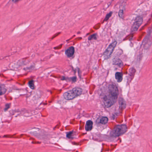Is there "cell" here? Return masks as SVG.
Masks as SVG:
<instances>
[{
	"instance_id": "obj_13",
	"label": "cell",
	"mask_w": 152,
	"mask_h": 152,
	"mask_svg": "<svg viewBox=\"0 0 152 152\" xmlns=\"http://www.w3.org/2000/svg\"><path fill=\"white\" fill-rule=\"evenodd\" d=\"M96 34H93V35H91L90 37H89L88 39L89 40H91L96 39Z\"/></svg>"
},
{
	"instance_id": "obj_12",
	"label": "cell",
	"mask_w": 152,
	"mask_h": 152,
	"mask_svg": "<svg viewBox=\"0 0 152 152\" xmlns=\"http://www.w3.org/2000/svg\"><path fill=\"white\" fill-rule=\"evenodd\" d=\"M112 14H113V12H110V13L107 14L104 20V21H107V20H108V19L112 16Z\"/></svg>"
},
{
	"instance_id": "obj_6",
	"label": "cell",
	"mask_w": 152,
	"mask_h": 152,
	"mask_svg": "<svg viewBox=\"0 0 152 152\" xmlns=\"http://www.w3.org/2000/svg\"><path fill=\"white\" fill-rule=\"evenodd\" d=\"M75 53V48L73 47H71L67 49L65 51V54L68 57H72Z\"/></svg>"
},
{
	"instance_id": "obj_14",
	"label": "cell",
	"mask_w": 152,
	"mask_h": 152,
	"mask_svg": "<svg viewBox=\"0 0 152 152\" xmlns=\"http://www.w3.org/2000/svg\"><path fill=\"white\" fill-rule=\"evenodd\" d=\"M124 11L123 10H121L119 12V16L121 18H123Z\"/></svg>"
},
{
	"instance_id": "obj_7",
	"label": "cell",
	"mask_w": 152,
	"mask_h": 152,
	"mask_svg": "<svg viewBox=\"0 0 152 152\" xmlns=\"http://www.w3.org/2000/svg\"><path fill=\"white\" fill-rule=\"evenodd\" d=\"M93 127V122L92 121H88L86 122L85 125V129L87 131H90L91 130Z\"/></svg>"
},
{
	"instance_id": "obj_10",
	"label": "cell",
	"mask_w": 152,
	"mask_h": 152,
	"mask_svg": "<svg viewBox=\"0 0 152 152\" xmlns=\"http://www.w3.org/2000/svg\"><path fill=\"white\" fill-rule=\"evenodd\" d=\"M7 91V89L3 84H1V95L5 94Z\"/></svg>"
},
{
	"instance_id": "obj_4",
	"label": "cell",
	"mask_w": 152,
	"mask_h": 152,
	"mask_svg": "<svg viewBox=\"0 0 152 152\" xmlns=\"http://www.w3.org/2000/svg\"><path fill=\"white\" fill-rule=\"evenodd\" d=\"M116 45H117V42L114 41L113 43H111L109 45V47L104 52V55H103L104 58L105 59H107L110 58L111 55L113 52L115 48L116 47Z\"/></svg>"
},
{
	"instance_id": "obj_15",
	"label": "cell",
	"mask_w": 152,
	"mask_h": 152,
	"mask_svg": "<svg viewBox=\"0 0 152 152\" xmlns=\"http://www.w3.org/2000/svg\"><path fill=\"white\" fill-rule=\"evenodd\" d=\"M73 132H69V133H67V137L68 138H70L71 137V136H72V134Z\"/></svg>"
},
{
	"instance_id": "obj_11",
	"label": "cell",
	"mask_w": 152,
	"mask_h": 152,
	"mask_svg": "<svg viewBox=\"0 0 152 152\" xmlns=\"http://www.w3.org/2000/svg\"><path fill=\"white\" fill-rule=\"evenodd\" d=\"M28 85H29V87L31 88V89H34V80H31L28 83Z\"/></svg>"
},
{
	"instance_id": "obj_3",
	"label": "cell",
	"mask_w": 152,
	"mask_h": 152,
	"mask_svg": "<svg viewBox=\"0 0 152 152\" xmlns=\"http://www.w3.org/2000/svg\"><path fill=\"white\" fill-rule=\"evenodd\" d=\"M127 130V127L124 124L117 125L111 132L112 136L115 137H119L124 134Z\"/></svg>"
},
{
	"instance_id": "obj_5",
	"label": "cell",
	"mask_w": 152,
	"mask_h": 152,
	"mask_svg": "<svg viewBox=\"0 0 152 152\" xmlns=\"http://www.w3.org/2000/svg\"><path fill=\"white\" fill-rule=\"evenodd\" d=\"M143 23V19L140 17H138L136 18L135 22L133 23L132 27V32H135L138 30L139 28L140 27V25Z\"/></svg>"
},
{
	"instance_id": "obj_8",
	"label": "cell",
	"mask_w": 152,
	"mask_h": 152,
	"mask_svg": "<svg viewBox=\"0 0 152 152\" xmlns=\"http://www.w3.org/2000/svg\"><path fill=\"white\" fill-rule=\"evenodd\" d=\"M115 78L118 82H121L123 80L122 74L121 72H116L115 74Z\"/></svg>"
},
{
	"instance_id": "obj_2",
	"label": "cell",
	"mask_w": 152,
	"mask_h": 152,
	"mask_svg": "<svg viewBox=\"0 0 152 152\" xmlns=\"http://www.w3.org/2000/svg\"><path fill=\"white\" fill-rule=\"evenodd\" d=\"M83 93V90L81 88L76 87L71 90L66 91L64 94L65 99L67 100H72L77 97L80 96Z\"/></svg>"
},
{
	"instance_id": "obj_9",
	"label": "cell",
	"mask_w": 152,
	"mask_h": 152,
	"mask_svg": "<svg viewBox=\"0 0 152 152\" xmlns=\"http://www.w3.org/2000/svg\"><path fill=\"white\" fill-rule=\"evenodd\" d=\"M108 118L107 117H102L100 120V123L103 124H105L108 122Z\"/></svg>"
},
{
	"instance_id": "obj_1",
	"label": "cell",
	"mask_w": 152,
	"mask_h": 152,
	"mask_svg": "<svg viewBox=\"0 0 152 152\" xmlns=\"http://www.w3.org/2000/svg\"><path fill=\"white\" fill-rule=\"evenodd\" d=\"M108 91L109 95L103 98L104 104L107 107H110L115 103L119 95L118 88L114 83H111L109 85Z\"/></svg>"
}]
</instances>
